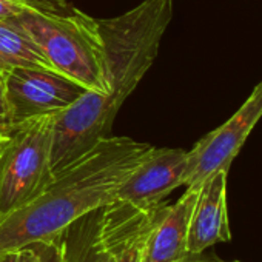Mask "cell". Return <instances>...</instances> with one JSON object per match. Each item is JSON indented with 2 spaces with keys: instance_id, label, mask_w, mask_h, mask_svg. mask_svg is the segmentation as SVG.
<instances>
[{
  "instance_id": "8992f818",
  "label": "cell",
  "mask_w": 262,
  "mask_h": 262,
  "mask_svg": "<svg viewBox=\"0 0 262 262\" xmlns=\"http://www.w3.org/2000/svg\"><path fill=\"white\" fill-rule=\"evenodd\" d=\"M5 91L11 125L16 126L39 116L67 111L86 90L56 71L11 68L5 74Z\"/></svg>"
},
{
  "instance_id": "52a82bcc",
  "label": "cell",
  "mask_w": 262,
  "mask_h": 262,
  "mask_svg": "<svg viewBox=\"0 0 262 262\" xmlns=\"http://www.w3.org/2000/svg\"><path fill=\"white\" fill-rule=\"evenodd\" d=\"M167 205L141 208L119 199L102 205L99 236L108 262H144L151 233Z\"/></svg>"
},
{
  "instance_id": "7a4b0ae2",
  "label": "cell",
  "mask_w": 262,
  "mask_h": 262,
  "mask_svg": "<svg viewBox=\"0 0 262 262\" xmlns=\"http://www.w3.org/2000/svg\"><path fill=\"white\" fill-rule=\"evenodd\" d=\"M153 145L106 136L53 176L27 205L0 221V254L60 234L80 216L111 202Z\"/></svg>"
},
{
  "instance_id": "4fadbf2b",
  "label": "cell",
  "mask_w": 262,
  "mask_h": 262,
  "mask_svg": "<svg viewBox=\"0 0 262 262\" xmlns=\"http://www.w3.org/2000/svg\"><path fill=\"white\" fill-rule=\"evenodd\" d=\"M62 0H0V20L16 19L27 11H42L59 5Z\"/></svg>"
},
{
  "instance_id": "9c48e42d",
  "label": "cell",
  "mask_w": 262,
  "mask_h": 262,
  "mask_svg": "<svg viewBox=\"0 0 262 262\" xmlns=\"http://www.w3.org/2000/svg\"><path fill=\"white\" fill-rule=\"evenodd\" d=\"M201 187H187L185 193L167 205L155 227L144 262H221L207 251L194 254L188 250V227Z\"/></svg>"
},
{
  "instance_id": "e0dca14e",
  "label": "cell",
  "mask_w": 262,
  "mask_h": 262,
  "mask_svg": "<svg viewBox=\"0 0 262 262\" xmlns=\"http://www.w3.org/2000/svg\"><path fill=\"white\" fill-rule=\"evenodd\" d=\"M8 139H10V136H2V138H0V155L4 153V150H5V147L8 144Z\"/></svg>"
},
{
  "instance_id": "7c38bea8",
  "label": "cell",
  "mask_w": 262,
  "mask_h": 262,
  "mask_svg": "<svg viewBox=\"0 0 262 262\" xmlns=\"http://www.w3.org/2000/svg\"><path fill=\"white\" fill-rule=\"evenodd\" d=\"M0 67L5 73L11 68L54 71L39 45L14 19L0 20Z\"/></svg>"
},
{
  "instance_id": "9a60e30c",
  "label": "cell",
  "mask_w": 262,
  "mask_h": 262,
  "mask_svg": "<svg viewBox=\"0 0 262 262\" xmlns=\"http://www.w3.org/2000/svg\"><path fill=\"white\" fill-rule=\"evenodd\" d=\"M0 262H40L36 244L8 250L0 254Z\"/></svg>"
},
{
  "instance_id": "3957f363",
  "label": "cell",
  "mask_w": 262,
  "mask_h": 262,
  "mask_svg": "<svg viewBox=\"0 0 262 262\" xmlns=\"http://www.w3.org/2000/svg\"><path fill=\"white\" fill-rule=\"evenodd\" d=\"M14 20L39 45L56 73L86 91L106 93L97 19L62 0L50 10L27 11Z\"/></svg>"
},
{
  "instance_id": "5bb4252c",
  "label": "cell",
  "mask_w": 262,
  "mask_h": 262,
  "mask_svg": "<svg viewBox=\"0 0 262 262\" xmlns=\"http://www.w3.org/2000/svg\"><path fill=\"white\" fill-rule=\"evenodd\" d=\"M34 244L37 247L40 262H65L60 234L45 239V241H40V242H34Z\"/></svg>"
},
{
  "instance_id": "30bf717a",
  "label": "cell",
  "mask_w": 262,
  "mask_h": 262,
  "mask_svg": "<svg viewBox=\"0 0 262 262\" xmlns=\"http://www.w3.org/2000/svg\"><path fill=\"white\" fill-rule=\"evenodd\" d=\"M227 176L217 171L202 185L188 227V250L199 254L219 242L231 241L227 211Z\"/></svg>"
},
{
  "instance_id": "5b68a950",
  "label": "cell",
  "mask_w": 262,
  "mask_h": 262,
  "mask_svg": "<svg viewBox=\"0 0 262 262\" xmlns=\"http://www.w3.org/2000/svg\"><path fill=\"white\" fill-rule=\"evenodd\" d=\"M262 117V80L239 110L187 151L184 187H201L217 171H228L248 135Z\"/></svg>"
},
{
  "instance_id": "ba28073f",
  "label": "cell",
  "mask_w": 262,
  "mask_h": 262,
  "mask_svg": "<svg viewBox=\"0 0 262 262\" xmlns=\"http://www.w3.org/2000/svg\"><path fill=\"white\" fill-rule=\"evenodd\" d=\"M185 167V150L153 147L120 184L116 199L141 208L158 207L170 193L184 185Z\"/></svg>"
},
{
  "instance_id": "2e32d148",
  "label": "cell",
  "mask_w": 262,
  "mask_h": 262,
  "mask_svg": "<svg viewBox=\"0 0 262 262\" xmlns=\"http://www.w3.org/2000/svg\"><path fill=\"white\" fill-rule=\"evenodd\" d=\"M5 74L0 73V138L10 136L13 129L8 100H7V91H5Z\"/></svg>"
},
{
  "instance_id": "8fae6325",
  "label": "cell",
  "mask_w": 262,
  "mask_h": 262,
  "mask_svg": "<svg viewBox=\"0 0 262 262\" xmlns=\"http://www.w3.org/2000/svg\"><path fill=\"white\" fill-rule=\"evenodd\" d=\"M100 207L71 222L62 233L65 262H108L99 236Z\"/></svg>"
},
{
  "instance_id": "6da1fadb",
  "label": "cell",
  "mask_w": 262,
  "mask_h": 262,
  "mask_svg": "<svg viewBox=\"0 0 262 262\" xmlns=\"http://www.w3.org/2000/svg\"><path fill=\"white\" fill-rule=\"evenodd\" d=\"M171 19L173 0H144L123 14L97 19L106 93L85 91L67 111L57 114L53 176L111 135L120 106L153 67Z\"/></svg>"
},
{
  "instance_id": "277c9868",
  "label": "cell",
  "mask_w": 262,
  "mask_h": 262,
  "mask_svg": "<svg viewBox=\"0 0 262 262\" xmlns=\"http://www.w3.org/2000/svg\"><path fill=\"white\" fill-rule=\"evenodd\" d=\"M56 117L39 116L13 126L0 155V221L31 202L53 179Z\"/></svg>"
}]
</instances>
